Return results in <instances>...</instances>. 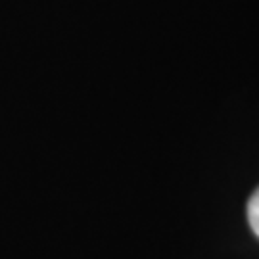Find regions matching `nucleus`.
<instances>
[{
    "mask_svg": "<svg viewBox=\"0 0 259 259\" xmlns=\"http://www.w3.org/2000/svg\"><path fill=\"white\" fill-rule=\"evenodd\" d=\"M248 221H250V227L253 229V232L259 236V188L248 200Z\"/></svg>",
    "mask_w": 259,
    "mask_h": 259,
    "instance_id": "nucleus-1",
    "label": "nucleus"
}]
</instances>
